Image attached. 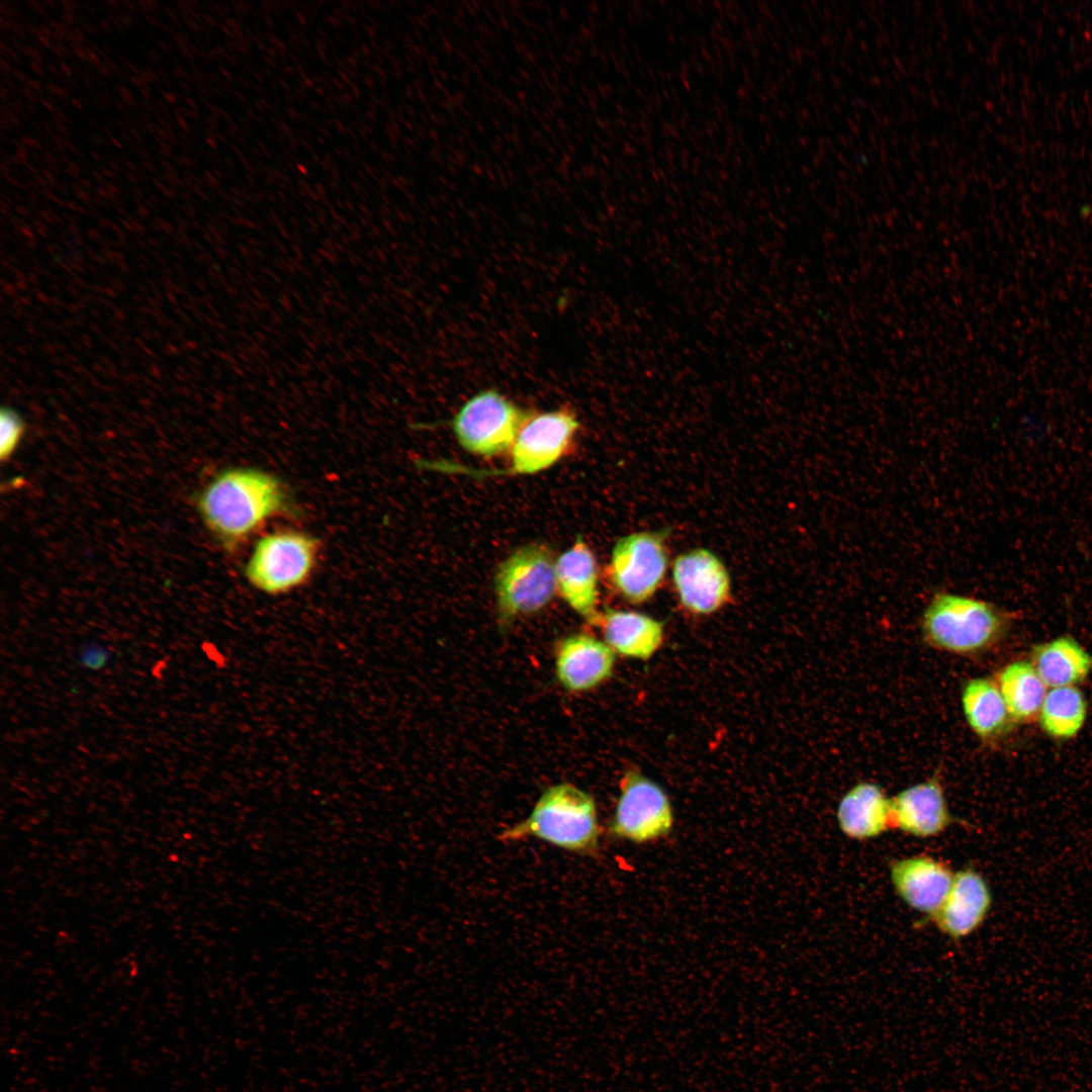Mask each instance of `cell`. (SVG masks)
<instances>
[{
    "instance_id": "obj_1",
    "label": "cell",
    "mask_w": 1092,
    "mask_h": 1092,
    "mask_svg": "<svg viewBox=\"0 0 1092 1092\" xmlns=\"http://www.w3.org/2000/svg\"><path fill=\"white\" fill-rule=\"evenodd\" d=\"M197 509L213 536L233 551L291 507L279 478L256 468L236 467L219 472L206 484Z\"/></svg>"
},
{
    "instance_id": "obj_2",
    "label": "cell",
    "mask_w": 1092,
    "mask_h": 1092,
    "mask_svg": "<svg viewBox=\"0 0 1092 1092\" xmlns=\"http://www.w3.org/2000/svg\"><path fill=\"white\" fill-rule=\"evenodd\" d=\"M603 834L596 800L569 783L548 787L522 821L502 830L498 839H537L579 855H597Z\"/></svg>"
},
{
    "instance_id": "obj_3",
    "label": "cell",
    "mask_w": 1092,
    "mask_h": 1092,
    "mask_svg": "<svg viewBox=\"0 0 1092 1092\" xmlns=\"http://www.w3.org/2000/svg\"><path fill=\"white\" fill-rule=\"evenodd\" d=\"M1008 615L987 601L946 590L936 592L921 617L924 641L957 655L987 650L1001 638Z\"/></svg>"
},
{
    "instance_id": "obj_4",
    "label": "cell",
    "mask_w": 1092,
    "mask_h": 1092,
    "mask_svg": "<svg viewBox=\"0 0 1092 1092\" xmlns=\"http://www.w3.org/2000/svg\"><path fill=\"white\" fill-rule=\"evenodd\" d=\"M321 545L306 533L282 530L259 539L245 566V576L256 589L270 595L287 594L313 573Z\"/></svg>"
},
{
    "instance_id": "obj_5",
    "label": "cell",
    "mask_w": 1092,
    "mask_h": 1092,
    "mask_svg": "<svg viewBox=\"0 0 1092 1092\" xmlns=\"http://www.w3.org/2000/svg\"><path fill=\"white\" fill-rule=\"evenodd\" d=\"M556 561L542 544L524 545L498 566L494 593L500 620L509 622L546 607L557 590Z\"/></svg>"
},
{
    "instance_id": "obj_6",
    "label": "cell",
    "mask_w": 1092,
    "mask_h": 1092,
    "mask_svg": "<svg viewBox=\"0 0 1092 1092\" xmlns=\"http://www.w3.org/2000/svg\"><path fill=\"white\" fill-rule=\"evenodd\" d=\"M673 824V809L665 791L637 769L625 771L607 827L609 837L644 844L668 836Z\"/></svg>"
},
{
    "instance_id": "obj_7",
    "label": "cell",
    "mask_w": 1092,
    "mask_h": 1092,
    "mask_svg": "<svg viewBox=\"0 0 1092 1092\" xmlns=\"http://www.w3.org/2000/svg\"><path fill=\"white\" fill-rule=\"evenodd\" d=\"M528 414L496 389L487 388L463 403L452 429L469 453L496 456L512 448Z\"/></svg>"
},
{
    "instance_id": "obj_8",
    "label": "cell",
    "mask_w": 1092,
    "mask_h": 1092,
    "mask_svg": "<svg viewBox=\"0 0 1092 1092\" xmlns=\"http://www.w3.org/2000/svg\"><path fill=\"white\" fill-rule=\"evenodd\" d=\"M667 564L663 532H637L617 541L608 575L612 586L624 600L642 604L659 588Z\"/></svg>"
},
{
    "instance_id": "obj_9",
    "label": "cell",
    "mask_w": 1092,
    "mask_h": 1092,
    "mask_svg": "<svg viewBox=\"0 0 1092 1092\" xmlns=\"http://www.w3.org/2000/svg\"><path fill=\"white\" fill-rule=\"evenodd\" d=\"M578 428L575 414L566 407L529 413L511 448L507 472L533 474L551 467L566 453Z\"/></svg>"
},
{
    "instance_id": "obj_10",
    "label": "cell",
    "mask_w": 1092,
    "mask_h": 1092,
    "mask_svg": "<svg viewBox=\"0 0 1092 1092\" xmlns=\"http://www.w3.org/2000/svg\"><path fill=\"white\" fill-rule=\"evenodd\" d=\"M672 579L680 605L692 614L714 613L731 598L727 568L708 549H693L677 556L672 564Z\"/></svg>"
},
{
    "instance_id": "obj_11",
    "label": "cell",
    "mask_w": 1092,
    "mask_h": 1092,
    "mask_svg": "<svg viewBox=\"0 0 1092 1092\" xmlns=\"http://www.w3.org/2000/svg\"><path fill=\"white\" fill-rule=\"evenodd\" d=\"M615 660L607 643L589 634L568 635L555 647L557 679L570 692H586L604 682L612 675Z\"/></svg>"
},
{
    "instance_id": "obj_12",
    "label": "cell",
    "mask_w": 1092,
    "mask_h": 1092,
    "mask_svg": "<svg viewBox=\"0 0 1092 1092\" xmlns=\"http://www.w3.org/2000/svg\"><path fill=\"white\" fill-rule=\"evenodd\" d=\"M992 902L986 879L974 867H967L954 874L950 890L931 920L947 936L963 938L982 925Z\"/></svg>"
},
{
    "instance_id": "obj_13",
    "label": "cell",
    "mask_w": 1092,
    "mask_h": 1092,
    "mask_svg": "<svg viewBox=\"0 0 1092 1092\" xmlns=\"http://www.w3.org/2000/svg\"><path fill=\"white\" fill-rule=\"evenodd\" d=\"M954 874L943 861L915 855L894 861L891 881L899 897L931 919L943 904Z\"/></svg>"
},
{
    "instance_id": "obj_14",
    "label": "cell",
    "mask_w": 1092,
    "mask_h": 1092,
    "mask_svg": "<svg viewBox=\"0 0 1092 1092\" xmlns=\"http://www.w3.org/2000/svg\"><path fill=\"white\" fill-rule=\"evenodd\" d=\"M891 806L892 828L916 837L935 836L953 822L938 775L902 790Z\"/></svg>"
},
{
    "instance_id": "obj_15",
    "label": "cell",
    "mask_w": 1092,
    "mask_h": 1092,
    "mask_svg": "<svg viewBox=\"0 0 1092 1092\" xmlns=\"http://www.w3.org/2000/svg\"><path fill=\"white\" fill-rule=\"evenodd\" d=\"M594 624L600 627L604 641L615 654L625 657L648 659L663 642V623L639 612L606 608L599 612Z\"/></svg>"
},
{
    "instance_id": "obj_16",
    "label": "cell",
    "mask_w": 1092,
    "mask_h": 1092,
    "mask_svg": "<svg viewBox=\"0 0 1092 1092\" xmlns=\"http://www.w3.org/2000/svg\"><path fill=\"white\" fill-rule=\"evenodd\" d=\"M557 590L578 615L595 623L598 606V565L585 541L575 543L556 560Z\"/></svg>"
},
{
    "instance_id": "obj_17",
    "label": "cell",
    "mask_w": 1092,
    "mask_h": 1092,
    "mask_svg": "<svg viewBox=\"0 0 1092 1092\" xmlns=\"http://www.w3.org/2000/svg\"><path fill=\"white\" fill-rule=\"evenodd\" d=\"M836 817L847 837L857 840L877 837L892 828L891 798L876 783H858L840 799Z\"/></svg>"
},
{
    "instance_id": "obj_18",
    "label": "cell",
    "mask_w": 1092,
    "mask_h": 1092,
    "mask_svg": "<svg viewBox=\"0 0 1092 1092\" xmlns=\"http://www.w3.org/2000/svg\"><path fill=\"white\" fill-rule=\"evenodd\" d=\"M961 702L965 719L980 740L991 743L1014 723L995 680L973 677L964 682Z\"/></svg>"
},
{
    "instance_id": "obj_19",
    "label": "cell",
    "mask_w": 1092,
    "mask_h": 1092,
    "mask_svg": "<svg viewBox=\"0 0 1092 1092\" xmlns=\"http://www.w3.org/2000/svg\"><path fill=\"white\" fill-rule=\"evenodd\" d=\"M1031 664L1046 687H1073L1091 672L1092 657L1074 638L1061 636L1035 646Z\"/></svg>"
},
{
    "instance_id": "obj_20",
    "label": "cell",
    "mask_w": 1092,
    "mask_h": 1092,
    "mask_svg": "<svg viewBox=\"0 0 1092 1092\" xmlns=\"http://www.w3.org/2000/svg\"><path fill=\"white\" fill-rule=\"evenodd\" d=\"M996 682L1013 722L1027 723L1038 718L1048 692L1031 662L1019 660L1005 665Z\"/></svg>"
},
{
    "instance_id": "obj_21",
    "label": "cell",
    "mask_w": 1092,
    "mask_h": 1092,
    "mask_svg": "<svg viewBox=\"0 0 1092 1092\" xmlns=\"http://www.w3.org/2000/svg\"><path fill=\"white\" fill-rule=\"evenodd\" d=\"M1087 715L1082 692L1073 687L1054 688L1043 700L1038 719L1042 730L1056 739H1069L1079 733Z\"/></svg>"
},
{
    "instance_id": "obj_22",
    "label": "cell",
    "mask_w": 1092,
    "mask_h": 1092,
    "mask_svg": "<svg viewBox=\"0 0 1092 1092\" xmlns=\"http://www.w3.org/2000/svg\"><path fill=\"white\" fill-rule=\"evenodd\" d=\"M25 431L23 420L10 407L0 413V458L8 460L17 449Z\"/></svg>"
}]
</instances>
